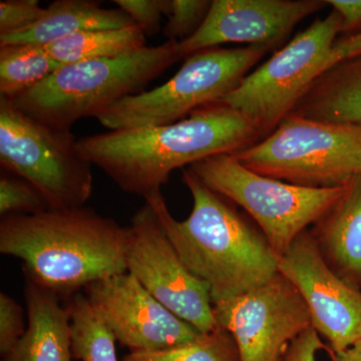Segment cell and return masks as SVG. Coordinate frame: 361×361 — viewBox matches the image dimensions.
Instances as JSON below:
<instances>
[{"label":"cell","mask_w":361,"mask_h":361,"mask_svg":"<svg viewBox=\"0 0 361 361\" xmlns=\"http://www.w3.org/2000/svg\"><path fill=\"white\" fill-rule=\"evenodd\" d=\"M341 32L336 11L318 18L248 73L221 103L245 116L264 139L290 115L310 85L336 65L334 47Z\"/></svg>","instance_id":"cell-8"},{"label":"cell","mask_w":361,"mask_h":361,"mask_svg":"<svg viewBox=\"0 0 361 361\" xmlns=\"http://www.w3.org/2000/svg\"><path fill=\"white\" fill-rule=\"evenodd\" d=\"M146 35L137 26L121 30H92L71 35L47 45L61 65L92 59L118 58L146 47Z\"/></svg>","instance_id":"cell-19"},{"label":"cell","mask_w":361,"mask_h":361,"mask_svg":"<svg viewBox=\"0 0 361 361\" xmlns=\"http://www.w3.org/2000/svg\"><path fill=\"white\" fill-rule=\"evenodd\" d=\"M290 115L361 127V54L323 73Z\"/></svg>","instance_id":"cell-18"},{"label":"cell","mask_w":361,"mask_h":361,"mask_svg":"<svg viewBox=\"0 0 361 361\" xmlns=\"http://www.w3.org/2000/svg\"><path fill=\"white\" fill-rule=\"evenodd\" d=\"M177 44L167 40L118 58L63 66L11 103L49 127L71 132L78 121L97 118L125 97L145 92L180 61Z\"/></svg>","instance_id":"cell-4"},{"label":"cell","mask_w":361,"mask_h":361,"mask_svg":"<svg viewBox=\"0 0 361 361\" xmlns=\"http://www.w3.org/2000/svg\"><path fill=\"white\" fill-rule=\"evenodd\" d=\"M339 14L342 32L360 30L361 32V0H325Z\"/></svg>","instance_id":"cell-29"},{"label":"cell","mask_w":361,"mask_h":361,"mask_svg":"<svg viewBox=\"0 0 361 361\" xmlns=\"http://www.w3.org/2000/svg\"><path fill=\"white\" fill-rule=\"evenodd\" d=\"M25 296L27 329L2 361H71L70 310L59 293L26 276Z\"/></svg>","instance_id":"cell-15"},{"label":"cell","mask_w":361,"mask_h":361,"mask_svg":"<svg viewBox=\"0 0 361 361\" xmlns=\"http://www.w3.org/2000/svg\"><path fill=\"white\" fill-rule=\"evenodd\" d=\"M189 169L206 186L243 208L279 258L336 205L348 186H297L257 174L233 155L209 157Z\"/></svg>","instance_id":"cell-6"},{"label":"cell","mask_w":361,"mask_h":361,"mask_svg":"<svg viewBox=\"0 0 361 361\" xmlns=\"http://www.w3.org/2000/svg\"><path fill=\"white\" fill-rule=\"evenodd\" d=\"M68 310L73 357L82 361H118L116 337L85 294L73 295Z\"/></svg>","instance_id":"cell-21"},{"label":"cell","mask_w":361,"mask_h":361,"mask_svg":"<svg viewBox=\"0 0 361 361\" xmlns=\"http://www.w3.org/2000/svg\"><path fill=\"white\" fill-rule=\"evenodd\" d=\"M61 66L42 45H1L0 97L13 101L40 84Z\"/></svg>","instance_id":"cell-20"},{"label":"cell","mask_w":361,"mask_h":361,"mask_svg":"<svg viewBox=\"0 0 361 361\" xmlns=\"http://www.w3.org/2000/svg\"><path fill=\"white\" fill-rule=\"evenodd\" d=\"M257 174L297 186H346L361 176V127L289 115L233 155Z\"/></svg>","instance_id":"cell-5"},{"label":"cell","mask_w":361,"mask_h":361,"mask_svg":"<svg viewBox=\"0 0 361 361\" xmlns=\"http://www.w3.org/2000/svg\"><path fill=\"white\" fill-rule=\"evenodd\" d=\"M211 6L210 0H170L164 35L170 42L190 39L203 25Z\"/></svg>","instance_id":"cell-24"},{"label":"cell","mask_w":361,"mask_h":361,"mask_svg":"<svg viewBox=\"0 0 361 361\" xmlns=\"http://www.w3.org/2000/svg\"><path fill=\"white\" fill-rule=\"evenodd\" d=\"M128 241L129 227L85 207L0 222V252L23 260L26 276L59 294L128 272Z\"/></svg>","instance_id":"cell-3"},{"label":"cell","mask_w":361,"mask_h":361,"mask_svg":"<svg viewBox=\"0 0 361 361\" xmlns=\"http://www.w3.org/2000/svg\"><path fill=\"white\" fill-rule=\"evenodd\" d=\"M0 163L33 185L51 210L82 208L92 193V164L71 132L30 118L0 97Z\"/></svg>","instance_id":"cell-9"},{"label":"cell","mask_w":361,"mask_h":361,"mask_svg":"<svg viewBox=\"0 0 361 361\" xmlns=\"http://www.w3.org/2000/svg\"><path fill=\"white\" fill-rule=\"evenodd\" d=\"M85 293L116 341L130 351L179 348L204 334L159 302L129 272L87 285Z\"/></svg>","instance_id":"cell-13"},{"label":"cell","mask_w":361,"mask_h":361,"mask_svg":"<svg viewBox=\"0 0 361 361\" xmlns=\"http://www.w3.org/2000/svg\"><path fill=\"white\" fill-rule=\"evenodd\" d=\"M267 51V47L248 45L196 52L165 84L125 97L96 118L111 130L179 122L198 109L223 101Z\"/></svg>","instance_id":"cell-7"},{"label":"cell","mask_w":361,"mask_h":361,"mask_svg":"<svg viewBox=\"0 0 361 361\" xmlns=\"http://www.w3.org/2000/svg\"><path fill=\"white\" fill-rule=\"evenodd\" d=\"M361 54V32L350 37L337 39L334 47V56L336 63L355 58Z\"/></svg>","instance_id":"cell-30"},{"label":"cell","mask_w":361,"mask_h":361,"mask_svg":"<svg viewBox=\"0 0 361 361\" xmlns=\"http://www.w3.org/2000/svg\"><path fill=\"white\" fill-rule=\"evenodd\" d=\"M325 0H214L198 32L178 42L180 58L225 44H282L304 18L326 6Z\"/></svg>","instance_id":"cell-14"},{"label":"cell","mask_w":361,"mask_h":361,"mask_svg":"<svg viewBox=\"0 0 361 361\" xmlns=\"http://www.w3.org/2000/svg\"><path fill=\"white\" fill-rule=\"evenodd\" d=\"M312 233L325 260L355 286L361 282V176L316 223Z\"/></svg>","instance_id":"cell-17"},{"label":"cell","mask_w":361,"mask_h":361,"mask_svg":"<svg viewBox=\"0 0 361 361\" xmlns=\"http://www.w3.org/2000/svg\"><path fill=\"white\" fill-rule=\"evenodd\" d=\"M128 227V272L159 302L201 334L217 329L208 285L182 262L151 205L146 202Z\"/></svg>","instance_id":"cell-10"},{"label":"cell","mask_w":361,"mask_h":361,"mask_svg":"<svg viewBox=\"0 0 361 361\" xmlns=\"http://www.w3.org/2000/svg\"><path fill=\"white\" fill-rule=\"evenodd\" d=\"M128 14L145 35H156L161 28V16H167L170 0H114Z\"/></svg>","instance_id":"cell-26"},{"label":"cell","mask_w":361,"mask_h":361,"mask_svg":"<svg viewBox=\"0 0 361 361\" xmlns=\"http://www.w3.org/2000/svg\"><path fill=\"white\" fill-rule=\"evenodd\" d=\"M329 353L332 361H361V342L341 353Z\"/></svg>","instance_id":"cell-31"},{"label":"cell","mask_w":361,"mask_h":361,"mask_svg":"<svg viewBox=\"0 0 361 361\" xmlns=\"http://www.w3.org/2000/svg\"><path fill=\"white\" fill-rule=\"evenodd\" d=\"M51 210L44 195L18 176H2L0 179V215H32Z\"/></svg>","instance_id":"cell-23"},{"label":"cell","mask_w":361,"mask_h":361,"mask_svg":"<svg viewBox=\"0 0 361 361\" xmlns=\"http://www.w3.org/2000/svg\"><path fill=\"white\" fill-rule=\"evenodd\" d=\"M137 26L118 9H106L92 0H56L45 8L39 21L18 32L0 35V47L32 44L47 47L59 40L92 30Z\"/></svg>","instance_id":"cell-16"},{"label":"cell","mask_w":361,"mask_h":361,"mask_svg":"<svg viewBox=\"0 0 361 361\" xmlns=\"http://www.w3.org/2000/svg\"><path fill=\"white\" fill-rule=\"evenodd\" d=\"M260 140L245 116L219 102L179 122L87 135L78 147L123 191L146 199L161 192L173 171L209 157L234 155Z\"/></svg>","instance_id":"cell-1"},{"label":"cell","mask_w":361,"mask_h":361,"mask_svg":"<svg viewBox=\"0 0 361 361\" xmlns=\"http://www.w3.org/2000/svg\"><path fill=\"white\" fill-rule=\"evenodd\" d=\"M37 0H1L0 1V35L25 30L44 16Z\"/></svg>","instance_id":"cell-25"},{"label":"cell","mask_w":361,"mask_h":361,"mask_svg":"<svg viewBox=\"0 0 361 361\" xmlns=\"http://www.w3.org/2000/svg\"><path fill=\"white\" fill-rule=\"evenodd\" d=\"M278 271L302 297L312 327L341 353L361 342V292L325 260L312 233L306 230L279 258Z\"/></svg>","instance_id":"cell-12"},{"label":"cell","mask_w":361,"mask_h":361,"mask_svg":"<svg viewBox=\"0 0 361 361\" xmlns=\"http://www.w3.org/2000/svg\"><path fill=\"white\" fill-rule=\"evenodd\" d=\"M23 310L6 293L0 294V353H8L25 334Z\"/></svg>","instance_id":"cell-27"},{"label":"cell","mask_w":361,"mask_h":361,"mask_svg":"<svg viewBox=\"0 0 361 361\" xmlns=\"http://www.w3.org/2000/svg\"><path fill=\"white\" fill-rule=\"evenodd\" d=\"M123 361H240V355L231 334L218 326L186 345L165 350L130 351Z\"/></svg>","instance_id":"cell-22"},{"label":"cell","mask_w":361,"mask_h":361,"mask_svg":"<svg viewBox=\"0 0 361 361\" xmlns=\"http://www.w3.org/2000/svg\"><path fill=\"white\" fill-rule=\"evenodd\" d=\"M213 312L236 342L240 361H282L292 342L312 327L302 297L279 271L266 283L213 304Z\"/></svg>","instance_id":"cell-11"},{"label":"cell","mask_w":361,"mask_h":361,"mask_svg":"<svg viewBox=\"0 0 361 361\" xmlns=\"http://www.w3.org/2000/svg\"><path fill=\"white\" fill-rule=\"evenodd\" d=\"M182 180L193 198L186 220L173 217L161 192L145 200L155 211L182 262L208 285L213 304L269 281L278 272L279 257L262 232L191 169L183 171Z\"/></svg>","instance_id":"cell-2"},{"label":"cell","mask_w":361,"mask_h":361,"mask_svg":"<svg viewBox=\"0 0 361 361\" xmlns=\"http://www.w3.org/2000/svg\"><path fill=\"white\" fill-rule=\"evenodd\" d=\"M322 349H326L322 336L313 327L304 331L287 349L282 361H316V355Z\"/></svg>","instance_id":"cell-28"}]
</instances>
